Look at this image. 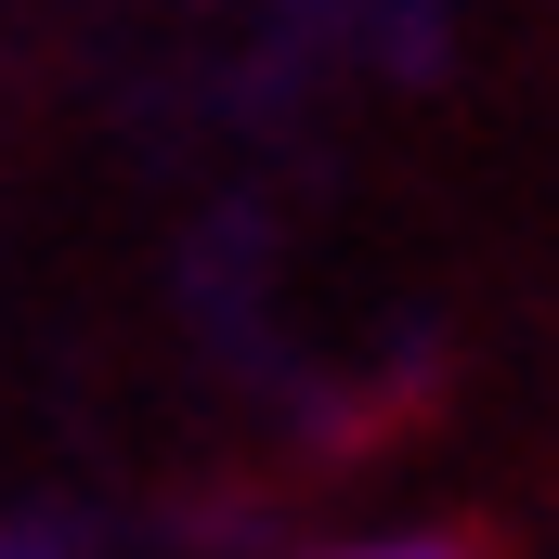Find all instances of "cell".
<instances>
[{
    "label": "cell",
    "instance_id": "cell-1",
    "mask_svg": "<svg viewBox=\"0 0 559 559\" xmlns=\"http://www.w3.org/2000/svg\"><path fill=\"white\" fill-rule=\"evenodd\" d=\"M286 559H468V547H455V534H417V521H404V534H325V547H286Z\"/></svg>",
    "mask_w": 559,
    "mask_h": 559
},
{
    "label": "cell",
    "instance_id": "cell-2",
    "mask_svg": "<svg viewBox=\"0 0 559 559\" xmlns=\"http://www.w3.org/2000/svg\"><path fill=\"white\" fill-rule=\"evenodd\" d=\"M0 559H92L79 521H0Z\"/></svg>",
    "mask_w": 559,
    "mask_h": 559
}]
</instances>
